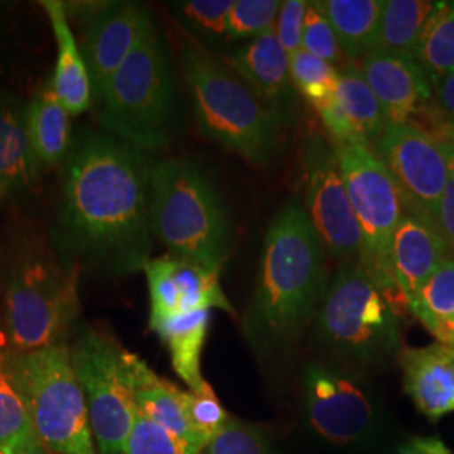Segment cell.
<instances>
[{"label": "cell", "instance_id": "1", "mask_svg": "<svg viewBox=\"0 0 454 454\" xmlns=\"http://www.w3.org/2000/svg\"><path fill=\"white\" fill-rule=\"evenodd\" d=\"M145 152L112 135L88 131L66 165L61 219L86 256L118 273L150 261V179Z\"/></svg>", "mask_w": 454, "mask_h": 454}, {"label": "cell", "instance_id": "2", "mask_svg": "<svg viewBox=\"0 0 454 454\" xmlns=\"http://www.w3.org/2000/svg\"><path fill=\"white\" fill-rule=\"evenodd\" d=\"M328 285L326 249L303 206L292 199L264 236L247 333L268 345L290 340L322 305Z\"/></svg>", "mask_w": 454, "mask_h": 454}, {"label": "cell", "instance_id": "3", "mask_svg": "<svg viewBox=\"0 0 454 454\" xmlns=\"http://www.w3.org/2000/svg\"><path fill=\"white\" fill-rule=\"evenodd\" d=\"M152 232L168 253L219 271L234 251V227L226 206L195 165L165 159L152 167Z\"/></svg>", "mask_w": 454, "mask_h": 454}, {"label": "cell", "instance_id": "4", "mask_svg": "<svg viewBox=\"0 0 454 454\" xmlns=\"http://www.w3.org/2000/svg\"><path fill=\"white\" fill-rule=\"evenodd\" d=\"M182 63L200 131L246 162L256 167L271 162L281 123L260 98L224 63L200 49H184Z\"/></svg>", "mask_w": 454, "mask_h": 454}, {"label": "cell", "instance_id": "5", "mask_svg": "<svg viewBox=\"0 0 454 454\" xmlns=\"http://www.w3.org/2000/svg\"><path fill=\"white\" fill-rule=\"evenodd\" d=\"M101 127L112 137L144 152L170 140L174 112V73L168 49L152 20L120 66L101 98Z\"/></svg>", "mask_w": 454, "mask_h": 454}, {"label": "cell", "instance_id": "6", "mask_svg": "<svg viewBox=\"0 0 454 454\" xmlns=\"http://www.w3.org/2000/svg\"><path fill=\"white\" fill-rule=\"evenodd\" d=\"M7 369L20 390L34 431L59 454H98L82 384L69 345L7 352Z\"/></svg>", "mask_w": 454, "mask_h": 454}, {"label": "cell", "instance_id": "7", "mask_svg": "<svg viewBox=\"0 0 454 454\" xmlns=\"http://www.w3.org/2000/svg\"><path fill=\"white\" fill-rule=\"evenodd\" d=\"M397 305L358 262L341 264L318 309L325 345L358 364H377L399 345Z\"/></svg>", "mask_w": 454, "mask_h": 454}, {"label": "cell", "instance_id": "8", "mask_svg": "<svg viewBox=\"0 0 454 454\" xmlns=\"http://www.w3.org/2000/svg\"><path fill=\"white\" fill-rule=\"evenodd\" d=\"M80 313L76 271L33 251L17 260L5 293L7 335L17 352L66 343Z\"/></svg>", "mask_w": 454, "mask_h": 454}, {"label": "cell", "instance_id": "9", "mask_svg": "<svg viewBox=\"0 0 454 454\" xmlns=\"http://www.w3.org/2000/svg\"><path fill=\"white\" fill-rule=\"evenodd\" d=\"M335 148L362 234L364 256L360 264L387 290L397 307L404 305L409 309L406 298L394 283L390 268L392 236L406 214L403 195L372 146L348 142Z\"/></svg>", "mask_w": 454, "mask_h": 454}, {"label": "cell", "instance_id": "10", "mask_svg": "<svg viewBox=\"0 0 454 454\" xmlns=\"http://www.w3.org/2000/svg\"><path fill=\"white\" fill-rule=\"evenodd\" d=\"M99 454H123L137 418L125 375V350L108 333L86 328L69 345Z\"/></svg>", "mask_w": 454, "mask_h": 454}, {"label": "cell", "instance_id": "11", "mask_svg": "<svg viewBox=\"0 0 454 454\" xmlns=\"http://www.w3.org/2000/svg\"><path fill=\"white\" fill-rule=\"evenodd\" d=\"M301 206L326 253L341 264H360L364 256L362 234L343 182L335 144L318 135L309 137L301 153Z\"/></svg>", "mask_w": 454, "mask_h": 454}, {"label": "cell", "instance_id": "12", "mask_svg": "<svg viewBox=\"0 0 454 454\" xmlns=\"http://www.w3.org/2000/svg\"><path fill=\"white\" fill-rule=\"evenodd\" d=\"M375 153L403 195L406 212L436 223L439 204L451 177L446 142L416 125H387Z\"/></svg>", "mask_w": 454, "mask_h": 454}, {"label": "cell", "instance_id": "13", "mask_svg": "<svg viewBox=\"0 0 454 454\" xmlns=\"http://www.w3.org/2000/svg\"><path fill=\"white\" fill-rule=\"evenodd\" d=\"M358 67L379 99L387 125H416L426 130L427 123L433 135L446 142L441 127L451 121L433 114L439 108L434 86L416 59L372 51L360 59Z\"/></svg>", "mask_w": 454, "mask_h": 454}, {"label": "cell", "instance_id": "14", "mask_svg": "<svg viewBox=\"0 0 454 454\" xmlns=\"http://www.w3.org/2000/svg\"><path fill=\"white\" fill-rule=\"evenodd\" d=\"M305 395L311 426L335 444L354 442L372 426L371 395L350 373L311 364L305 373Z\"/></svg>", "mask_w": 454, "mask_h": 454}, {"label": "cell", "instance_id": "15", "mask_svg": "<svg viewBox=\"0 0 454 454\" xmlns=\"http://www.w3.org/2000/svg\"><path fill=\"white\" fill-rule=\"evenodd\" d=\"M150 290V322L219 309L232 313L219 271L174 254L148 261L144 268Z\"/></svg>", "mask_w": 454, "mask_h": 454}, {"label": "cell", "instance_id": "16", "mask_svg": "<svg viewBox=\"0 0 454 454\" xmlns=\"http://www.w3.org/2000/svg\"><path fill=\"white\" fill-rule=\"evenodd\" d=\"M152 20L148 7L137 2H106L97 16L88 20L80 48L97 103Z\"/></svg>", "mask_w": 454, "mask_h": 454}, {"label": "cell", "instance_id": "17", "mask_svg": "<svg viewBox=\"0 0 454 454\" xmlns=\"http://www.w3.org/2000/svg\"><path fill=\"white\" fill-rule=\"evenodd\" d=\"M224 65L238 74L261 103L275 114L281 127L296 114V88L290 73V56L275 31L243 43L224 56Z\"/></svg>", "mask_w": 454, "mask_h": 454}, {"label": "cell", "instance_id": "18", "mask_svg": "<svg viewBox=\"0 0 454 454\" xmlns=\"http://www.w3.org/2000/svg\"><path fill=\"white\" fill-rule=\"evenodd\" d=\"M450 254L434 221L414 212L403 215L392 236L390 268L394 283L407 303Z\"/></svg>", "mask_w": 454, "mask_h": 454}, {"label": "cell", "instance_id": "19", "mask_svg": "<svg viewBox=\"0 0 454 454\" xmlns=\"http://www.w3.org/2000/svg\"><path fill=\"white\" fill-rule=\"evenodd\" d=\"M123 365L137 412L204 451L207 442L195 433L187 416V392L159 377L142 358L127 350L123 354Z\"/></svg>", "mask_w": 454, "mask_h": 454}, {"label": "cell", "instance_id": "20", "mask_svg": "<svg viewBox=\"0 0 454 454\" xmlns=\"http://www.w3.org/2000/svg\"><path fill=\"white\" fill-rule=\"evenodd\" d=\"M404 387L431 421L454 412V354L441 343L401 354Z\"/></svg>", "mask_w": 454, "mask_h": 454}, {"label": "cell", "instance_id": "21", "mask_svg": "<svg viewBox=\"0 0 454 454\" xmlns=\"http://www.w3.org/2000/svg\"><path fill=\"white\" fill-rule=\"evenodd\" d=\"M41 5L48 14L58 46L54 76L51 80L52 88L71 116L84 114L95 103V93L82 48L69 24L65 2L43 0Z\"/></svg>", "mask_w": 454, "mask_h": 454}, {"label": "cell", "instance_id": "22", "mask_svg": "<svg viewBox=\"0 0 454 454\" xmlns=\"http://www.w3.org/2000/svg\"><path fill=\"white\" fill-rule=\"evenodd\" d=\"M27 131L26 105L19 98L0 91V199L27 189L39 176Z\"/></svg>", "mask_w": 454, "mask_h": 454}, {"label": "cell", "instance_id": "23", "mask_svg": "<svg viewBox=\"0 0 454 454\" xmlns=\"http://www.w3.org/2000/svg\"><path fill=\"white\" fill-rule=\"evenodd\" d=\"M27 131L37 162L56 165L69 157L73 142L71 114L56 95L52 82H44L26 105Z\"/></svg>", "mask_w": 454, "mask_h": 454}, {"label": "cell", "instance_id": "24", "mask_svg": "<svg viewBox=\"0 0 454 454\" xmlns=\"http://www.w3.org/2000/svg\"><path fill=\"white\" fill-rule=\"evenodd\" d=\"M209 322V309L180 315L160 322H150V328L168 347L174 371L191 390L200 389L207 382L200 372V357L207 339Z\"/></svg>", "mask_w": 454, "mask_h": 454}, {"label": "cell", "instance_id": "25", "mask_svg": "<svg viewBox=\"0 0 454 454\" xmlns=\"http://www.w3.org/2000/svg\"><path fill=\"white\" fill-rule=\"evenodd\" d=\"M348 61L372 52L386 0H317Z\"/></svg>", "mask_w": 454, "mask_h": 454}, {"label": "cell", "instance_id": "26", "mask_svg": "<svg viewBox=\"0 0 454 454\" xmlns=\"http://www.w3.org/2000/svg\"><path fill=\"white\" fill-rule=\"evenodd\" d=\"M436 5L433 0H386L373 51L414 59Z\"/></svg>", "mask_w": 454, "mask_h": 454}, {"label": "cell", "instance_id": "27", "mask_svg": "<svg viewBox=\"0 0 454 454\" xmlns=\"http://www.w3.org/2000/svg\"><path fill=\"white\" fill-rule=\"evenodd\" d=\"M335 101L364 144L371 145L379 142L387 127V120L372 88L356 63L339 67Z\"/></svg>", "mask_w": 454, "mask_h": 454}, {"label": "cell", "instance_id": "28", "mask_svg": "<svg viewBox=\"0 0 454 454\" xmlns=\"http://www.w3.org/2000/svg\"><path fill=\"white\" fill-rule=\"evenodd\" d=\"M409 311L442 343L454 322V258L450 256L409 300Z\"/></svg>", "mask_w": 454, "mask_h": 454}, {"label": "cell", "instance_id": "29", "mask_svg": "<svg viewBox=\"0 0 454 454\" xmlns=\"http://www.w3.org/2000/svg\"><path fill=\"white\" fill-rule=\"evenodd\" d=\"M414 59L421 66L433 86L453 73L454 0L438 2L424 29Z\"/></svg>", "mask_w": 454, "mask_h": 454}, {"label": "cell", "instance_id": "30", "mask_svg": "<svg viewBox=\"0 0 454 454\" xmlns=\"http://www.w3.org/2000/svg\"><path fill=\"white\" fill-rule=\"evenodd\" d=\"M180 26L212 49L231 46L227 20L234 7V0H179L170 2Z\"/></svg>", "mask_w": 454, "mask_h": 454}, {"label": "cell", "instance_id": "31", "mask_svg": "<svg viewBox=\"0 0 454 454\" xmlns=\"http://www.w3.org/2000/svg\"><path fill=\"white\" fill-rule=\"evenodd\" d=\"M290 73L296 91L307 98L315 110L335 99L339 69L300 49L290 58Z\"/></svg>", "mask_w": 454, "mask_h": 454}, {"label": "cell", "instance_id": "32", "mask_svg": "<svg viewBox=\"0 0 454 454\" xmlns=\"http://www.w3.org/2000/svg\"><path fill=\"white\" fill-rule=\"evenodd\" d=\"M34 433L27 404L17 387L0 352V450L11 448L19 439Z\"/></svg>", "mask_w": 454, "mask_h": 454}, {"label": "cell", "instance_id": "33", "mask_svg": "<svg viewBox=\"0 0 454 454\" xmlns=\"http://www.w3.org/2000/svg\"><path fill=\"white\" fill-rule=\"evenodd\" d=\"M279 0H234L227 20L229 43H247L275 31Z\"/></svg>", "mask_w": 454, "mask_h": 454}, {"label": "cell", "instance_id": "34", "mask_svg": "<svg viewBox=\"0 0 454 454\" xmlns=\"http://www.w3.org/2000/svg\"><path fill=\"white\" fill-rule=\"evenodd\" d=\"M123 454H202V450L137 412Z\"/></svg>", "mask_w": 454, "mask_h": 454}, {"label": "cell", "instance_id": "35", "mask_svg": "<svg viewBox=\"0 0 454 454\" xmlns=\"http://www.w3.org/2000/svg\"><path fill=\"white\" fill-rule=\"evenodd\" d=\"M301 49L309 52L311 56L335 66L337 69L348 63L345 61L347 58L341 51L337 34L317 0L309 2V7H307Z\"/></svg>", "mask_w": 454, "mask_h": 454}, {"label": "cell", "instance_id": "36", "mask_svg": "<svg viewBox=\"0 0 454 454\" xmlns=\"http://www.w3.org/2000/svg\"><path fill=\"white\" fill-rule=\"evenodd\" d=\"M185 407L195 433L207 444L214 436H217L223 431V427L231 419L209 382H206L200 389L187 392Z\"/></svg>", "mask_w": 454, "mask_h": 454}, {"label": "cell", "instance_id": "37", "mask_svg": "<svg viewBox=\"0 0 454 454\" xmlns=\"http://www.w3.org/2000/svg\"><path fill=\"white\" fill-rule=\"evenodd\" d=\"M202 454H276L268 439L253 426L229 419L223 431L214 436Z\"/></svg>", "mask_w": 454, "mask_h": 454}, {"label": "cell", "instance_id": "38", "mask_svg": "<svg viewBox=\"0 0 454 454\" xmlns=\"http://www.w3.org/2000/svg\"><path fill=\"white\" fill-rule=\"evenodd\" d=\"M307 7H309L307 0L281 2L278 19H276L275 34L279 44L290 58L301 49Z\"/></svg>", "mask_w": 454, "mask_h": 454}, {"label": "cell", "instance_id": "39", "mask_svg": "<svg viewBox=\"0 0 454 454\" xmlns=\"http://www.w3.org/2000/svg\"><path fill=\"white\" fill-rule=\"evenodd\" d=\"M317 114H320L325 129L332 135L335 145L348 144V142H362L335 99L318 108Z\"/></svg>", "mask_w": 454, "mask_h": 454}, {"label": "cell", "instance_id": "40", "mask_svg": "<svg viewBox=\"0 0 454 454\" xmlns=\"http://www.w3.org/2000/svg\"><path fill=\"white\" fill-rule=\"evenodd\" d=\"M436 226L441 236L448 244L450 251L454 253V165L451 162V177L448 182V187L439 204L438 215H436Z\"/></svg>", "mask_w": 454, "mask_h": 454}, {"label": "cell", "instance_id": "41", "mask_svg": "<svg viewBox=\"0 0 454 454\" xmlns=\"http://www.w3.org/2000/svg\"><path fill=\"white\" fill-rule=\"evenodd\" d=\"M397 454H453L439 438H412L406 441Z\"/></svg>", "mask_w": 454, "mask_h": 454}, {"label": "cell", "instance_id": "42", "mask_svg": "<svg viewBox=\"0 0 454 454\" xmlns=\"http://www.w3.org/2000/svg\"><path fill=\"white\" fill-rule=\"evenodd\" d=\"M434 97L439 110L454 123V71L434 84Z\"/></svg>", "mask_w": 454, "mask_h": 454}, {"label": "cell", "instance_id": "43", "mask_svg": "<svg viewBox=\"0 0 454 454\" xmlns=\"http://www.w3.org/2000/svg\"><path fill=\"white\" fill-rule=\"evenodd\" d=\"M5 451L9 454H59L58 451H54L52 448H49L48 444L37 436L35 431L27 434V436H24V438L19 439Z\"/></svg>", "mask_w": 454, "mask_h": 454}, {"label": "cell", "instance_id": "44", "mask_svg": "<svg viewBox=\"0 0 454 454\" xmlns=\"http://www.w3.org/2000/svg\"><path fill=\"white\" fill-rule=\"evenodd\" d=\"M441 345H444V347H448L451 352L454 354V322L451 324V326L448 328V333H446V337H444V340Z\"/></svg>", "mask_w": 454, "mask_h": 454}, {"label": "cell", "instance_id": "45", "mask_svg": "<svg viewBox=\"0 0 454 454\" xmlns=\"http://www.w3.org/2000/svg\"><path fill=\"white\" fill-rule=\"evenodd\" d=\"M446 146H448V153H450V159H451L454 165V144L453 142H446Z\"/></svg>", "mask_w": 454, "mask_h": 454}, {"label": "cell", "instance_id": "46", "mask_svg": "<svg viewBox=\"0 0 454 454\" xmlns=\"http://www.w3.org/2000/svg\"><path fill=\"white\" fill-rule=\"evenodd\" d=\"M0 454H9L5 450H0Z\"/></svg>", "mask_w": 454, "mask_h": 454}]
</instances>
